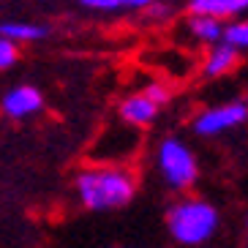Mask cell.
Wrapping results in <instances>:
<instances>
[{"mask_svg": "<svg viewBox=\"0 0 248 248\" xmlns=\"http://www.w3.org/2000/svg\"><path fill=\"white\" fill-rule=\"evenodd\" d=\"M221 41H226L237 52H248V19L232 16L229 22H224V38Z\"/></svg>", "mask_w": 248, "mask_h": 248, "instance_id": "8fae6325", "label": "cell"}, {"mask_svg": "<svg viewBox=\"0 0 248 248\" xmlns=\"http://www.w3.org/2000/svg\"><path fill=\"white\" fill-rule=\"evenodd\" d=\"M246 120H248V101H226L218 104V107L199 109L191 120V131L202 139H213L240 128Z\"/></svg>", "mask_w": 248, "mask_h": 248, "instance_id": "277c9868", "label": "cell"}, {"mask_svg": "<svg viewBox=\"0 0 248 248\" xmlns=\"http://www.w3.org/2000/svg\"><path fill=\"white\" fill-rule=\"evenodd\" d=\"M246 229H248V221H246Z\"/></svg>", "mask_w": 248, "mask_h": 248, "instance_id": "e0dca14e", "label": "cell"}, {"mask_svg": "<svg viewBox=\"0 0 248 248\" xmlns=\"http://www.w3.org/2000/svg\"><path fill=\"white\" fill-rule=\"evenodd\" d=\"M150 3H153V0H120L123 11H142V8H147Z\"/></svg>", "mask_w": 248, "mask_h": 248, "instance_id": "2e32d148", "label": "cell"}, {"mask_svg": "<svg viewBox=\"0 0 248 248\" xmlns=\"http://www.w3.org/2000/svg\"><path fill=\"white\" fill-rule=\"evenodd\" d=\"M188 14H210V16H243L248 14V0H186Z\"/></svg>", "mask_w": 248, "mask_h": 248, "instance_id": "30bf717a", "label": "cell"}, {"mask_svg": "<svg viewBox=\"0 0 248 248\" xmlns=\"http://www.w3.org/2000/svg\"><path fill=\"white\" fill-rule=\"evenodd\" d=\"M161 107L153 95H147L145 90H137V93H128L123 101L117 104V117L123 120L125 125L131 128H150V125L158 120Z\"/></svg>", "mask_w": 248, "mask_h": 248, "instance_id": "8992f818", "label": "cell"}, {"mask_svg": "<svg viewBox=\"0 0 248 248\" xmlns=\"http://www.w3.org/2000/svg\"><path fill=\"white\" fill-rule=\"evenodd\" d=\"M85 11H93V14H117L123 11L120 0H77Z\"/></svg>", "mask_w": 248, "mask_h": 248, "instance_id": "4fadbf2b", "label": "cell"}, {"mask_svg": "<svg viewBox=\"0 0 248 248\" xmlns=\"http://www.w3.org/2000/svg\"><path fill=\"white\" fill-rule=\"evenodd\" d=\"M224 22L221 16H210V14H191L188 16V33L191 38L202 46H210L216 41L224 38Z\"/></svg>", "mask_w": 248, "mask_h": 248, "instance_id": "9c48e42d", "label": "cell"}, {"mask_svg": "<svg viewBox=\"0 0 248 248\" xmlns=\"http://www.w3.org/2000/svg\"><path fill=\"white\" fill-rule=\"evenodd\" d=\"M237 58H240V52L234 49V46H229L226 41H216V44H210L207 52H204L202 74L207 79H221V77H226V74L237 66Z\"/></svg>", "mask_w": 248, "mask_h": 248, "instance_id": "52a82bcc", "label": "cell"}, {"mask_svg": "<svg viewBox=\"0 0 248 248\" xmlns=\"http://www.w3.org/2000/svg\"><path fill=\"white\" fill-rule=\"evenodd\" d=\"M221 213L202 197H180L167 207V232L180 246H204L216 237Z\"/></svg>", "mask_w": 248, "mask_h": 248, "instance_id": "7a4b0ae2", "label": "cell"}, {"mask_svg": "<svg viewBox=\"0 0 248 248\" xmlns=\"http://www.w3.org/2000/svg\"><path fill=\"white\" fill-rule=\"evenodd\" d=\"M139 14L147 16L150 22H167L169 16H172V6H169V3H161V0H153V3L147 8H142Z\"/></svg>", "mask_w": 248, "mask_h": 248, "instance_id": "5bb4252c", "label": "cell"}, {"mask_svg": "<svg viewBox=\"0 0 248 248\" xmlns=\"http://www.w3.org/2000/svg\"><path fill=\"white\" fill-rule=\"evenodd\" d=\"M46 98L44 93L30 85V82H22V85H14L8 88L0 98V109L3 115H8L11 120H28V117H36L38 112H44Z\"/></svg>", "mask_w": 248, "mask_h": 248, "instance_id": "5b68a950", "label": "cell"}, {"mask_svg": "<svg viewBox=\"0 0 248 248\" xmlns=\"http://www.w3.org/2000/svg\"><path fill=\"white\" fill-rule=\"evenodd\" d=\"M137 194V175L128 164L98 161L74 175V197L90 213L120 210Z\"/></svg>", "mask_w": 248, "mask_h": 248, "instance_id": "6da1fadb", "label": "cell"}, {"mask_svg": "<svg viewBox=\"0 0 248 248\" xmlns=\"http://www.w3.org/2000/svg\"><path fill=\"white\" fill-rule=\"evenodd\" d=\"M155 172L167 188L177 191H191L199 180V161L183 139L177 137H164L155 145Z\"/></svg>", "mask_w": 248, "mask_h": 248, "instance_id": "3957f363", "label": "cell"}, {"mask_svg": "<svg viewBox=\"0 0 248 248\" xmlns=\"http://www.w3.org/2000/svg\"><path fill=\"white\" fill-rule=\"evenodd\" d=\"M16 60H19V44L11 41L8 36H0V71L14 68Z\"/></svg>", "mask_w": 248, "mask_h": 248, "instance_id": "7c38bea8", "label": "cell"}, {"mask_svg": "<svg viewBox=\"0 0 248 248\" xmlns=\"http://www.w3.org/2000/svg\"><path fill=\"white\" fill-rule=\"evenodd\" d=\"M142 90H145L147 95H153V98L161 104V107H167V104H169V98H172L169 88H167V85H161V82H150V85H145Z\"/></svg>", "mask_w": 248, "mask_h": 248, "instance_id": "9a60e30c", "label": "cell"}, {"mask_svg": "<svg viewBox=\"0 0 248 248\" xmlns=\"http://www.w3.org/2000/svg\"><path fill=\"white\" fill-rule=\"evenodd\" d=\"M0 36H8L16 44H38L49 36V25L44 22H25V19H8L0 22Z\"/></svg>", "mask_w": 248, "mask_h": 248, "instance_id": "ba28073f", "label": "cell"}]
</instances>
